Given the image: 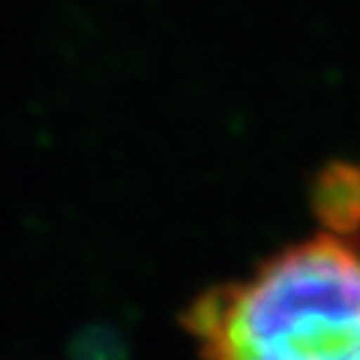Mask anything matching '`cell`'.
Returning a JSON list of instances; mask_svg holds the SVG:
<instances>
[{"mask_svg": "<svg viewBox=\"0 0 360 360\" xmlns=\"http://www.w3.org/2000/svg\"><path fill=\"white\" fill-rule=\"evenodd\" d=\"M186 324L201 360H360V225L205 291Z\"/></svg>", "mask_w": 360, "mask_h": 360, "instance_id": "1", "label": "cell"}]
</instances>
